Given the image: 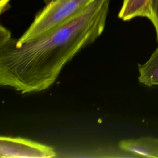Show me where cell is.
<instances>
[{
	"instance_id": "obj_9",
	"label": "cell",
	"mask_w": 158,
	"mask_h": 158,
	"mask_svg": "<svg viewBox=\"0 0 158 158\" xmlns=\"http://www.w3.org/2000/svg\"><path fill=\"white\" fill-rule=\"evenodd\" d=\"M10 0H0V12L2 13L6 10Z\"/></svg>"
},
{
	"instance_id": "obj_6",
	"label": "cell",
	"mask_w": 158,
	"mask_h": 158,
	"mask_svg": "<svg viewBox=\"0 0 158 158\" xmlns=\"http://www.w3.org/2000/svg\"><path fill=\"white\" fill-rule=\"evenodd\" d=\"M150 15L149 20L152 22L156 32V38L158 42V0H150Z\"/></svg>"
},
{
	"instance_id": "obj_2",
	"label": "cell",
	"mask_w": 158,
	"mask_h": 158,
	"mask_svg": "<svg viewBox=\"0 0 158 158\" xmlns=\"http://www.w3.org/2000/svg\"><path fill=\"white\" fill-rule=\"evenodd\" d=\"M94 0H45L46 5L35 16L16 44L38 38L72 20Z\"/></svg>"
},
{
	"instance_id": "obj_3",
	"label": "cell",
	"mask_w": 158,
	"mask_h": 158,
	"mask_svg": "<svg viewBox=\"0 0 158 158\" xmlns=\"http://www.w3.org/2000/svg\"><path fill=\"white\" fill-rule=\"evenodd\" d=\"M56 156L51 146L19 137H0L1 158H51Z\"/></svg>"
},
{
	"instance_id": "obj_7",
	"label": "cell",
	"mask_w": 158,
	"mask_h": 158,
	"mask_svg": "<svg viewBox=\"0 0 158 158\" xmlns=\"http://www.w3.org/2000/svg\"><path fill=\"white\" fill-rule=\"evenodd\" d=\"M145 139L149 147L150 157L158 158V138L146 136Z\"/></svg>"
},
{
	"instance_id": "obj_5",
	"label": "cell",
	"mask_w": 158,
	"mask_h": 158,
	"mask_svg": "<svg viewBox=\"0 0 158 158\" xmlns=\"http://www.w3.org/2000/svg\"><path fill=\"white\" fill-rule=\"evenodd\" d=\"M138 66L140 83L148 86L158 85V46L144 64Z\"/></svg>"
},
{
	"instance_id": "obj_1",
	"label": "cell",
	"mask_w": 158,
	"mask_h": 158,
	"mask_svg": "<svg viewBox=\"0 0 158 158\" xmlns=\"http://www.w3.org/2000/svg\"><path fill=\"white\" fill-rule=\"evenodd\" d=\"M110 0H94L81 12L54 30L17 44H0V85L22 94L49 88L65 65L102 33Z\"/></svg>"
},
{
	"instance_id": "obj_4",
	"label": "cell",
	"mask_w": 158,
	"mask_h": 158,
	"mask_svg": "<svg viewBox=\"0 0 158 158\" xmlns=\"http://www.w3.org/2000/svg\"><path fill=\"white\" fill-rule=\"evenodd\" d=\"M150 0H123L118 17L123 21L141 17L149 19Z\"/></svg>"
},
{
	"instance_id": "obj_8",
	"label": "cell",
	"mask_w": 158,
	"mask_h": 158,
	"mask_svg": "<svg viewBox=\"0 0 158 158\" xmlns=\"http://www.w3.org/2000/svg\"><path fill=\"white\" fill-rule=\"evenodd\" d=\"M11 38L10 31L1 25L0 27V44L9 41Z\"/></svg>"
}]
</instances>
